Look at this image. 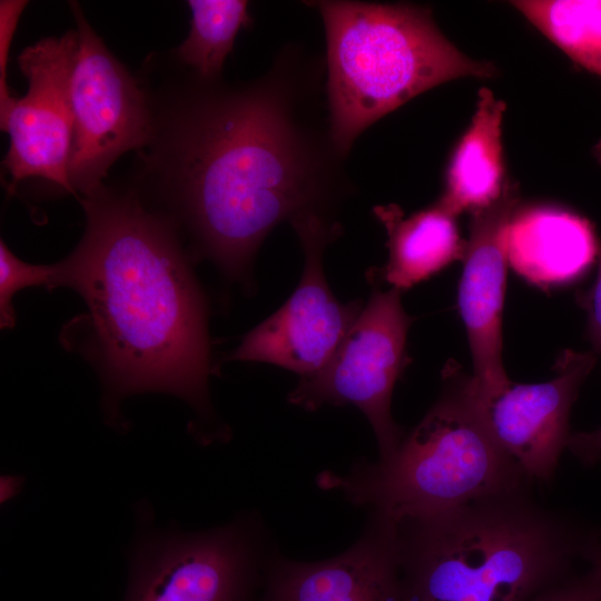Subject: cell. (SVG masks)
Returning a JSON list of instances; mask_svg holds the SVG:
<instances>
[{
	"label": "cell",
	"instance_id": "obj_1",
	"mask_svg": "<svg viewBox=\"0 0 601 601\" xmlns=\"http://www.w3.org/2000/svg\"><path fill=\"white\" fill-rule=\"evenodd\" d=\"M139 79L152 124L130 186L227 275L245 274L282 221L335 217L355 191L331 131L322 55L287 42L265 73L231 82L157 53Z\"/></svg>",
	"mask_w": 601,
	"mask_h": 601
},
{
	"label": "cell",
	"instance_id": "obj_2",
	"mask_svg": "<svg viewBox=\"0 0 601 601\" xmlns=\"http://www.w3.org/2000/svg\"><path fill=\"white\" fill-rule=\"evenodd\" d=\"M78 199L85 234L55 265L52 287L82 296L112 388L169 392L206 410L205 306L177 228L131 186L101 184Z\"/></svg>",
	"mask_w": 601,
	"mask_h": 601
},
{
	"label": "cell",
	"instance_id": "obj_3",
	"mask_svg": "<svg viewBox=\"0 0 601 601\" xmlns=\"http://www.w3.org/2000/svg\"><path fill=\"white\" fill-rule=\"evenodd\" d=\"M532 487L395 524L401 601H532L573 577L601 528Z\"/></svg>",
	"mask_w": 601,
	"mask_h": 601
},
{
	"label": "cell",
	"instance_id": "obj_4",
	"mask_svg": "<svg viewBox=\"0 0 601 601\" xmlns=\"http://www.w3.org/2000/svg\"><path fill=\"white\" fill-rule=\"evenodd\" d=\"M307 3L323 20L331 131L346 156L363 131L414 97L456 78L496 73L493 63L459 50L427 7L347 0Z\"/></svg>",
	"mask_w": 601,
	"mask_h": 601
},
{
	"label": "cell",
	"instance_id": "obj_5",
	"mask_svg": "<svg viewBox=\"0 0 601 601\" xmlns=\"http://www.w3.org/2000/svg\"><path fill=\"white\" fill-rule=\"evenodd\" d=\"M434 405L387 459L325 472L319 485L397 524L534 485L495 442L456 364Z\"/></svg>",
	"mask_w": 601,
	"mask_h": 601
},
{
	"label": "cell",
	"instance_id": "obj_6",
	"mask_svg": "<svg viewBox=\"0 0 601 601\" xmlns=\"http://www.w3.org/2000/svg\"><path fill=\"white\" fill-rule=\"evenodd\" d=\"M412 322L400 290L374 287L332 358L317 373L302 377L288 401L307 411L324 404L356 406L375 433L380 459H387L405 436L392 417L391 401L410 363L406 346Z\"/></svg>",
	"mask_w": 601,
	"mask_h": 601
},
{
	"label": "cell",
	"instance_id": "obj_7",
	"mask_svg": "<svg viewBox=\"0 0 601 601\" xmlns=\"http://www.w3.org/2000/svg\"><path fill=\"white\" fill-rule=\"evenodd\" d=\"M78 50L70 79L73 136L68 178L77 198L100 186L114 162L140 150L151 134V110L139 79L114 56L69 1Z\"/></svg>",
	"mask_w": 601,
	"mask_h": 601
},
{
	"label": "cell",
	"instance_id": "obj_8",
	"mask_svg": "<svg viewBox=\"0 0 601 601\" xmlns=\"http://www.w3.org/2000/svg\"><path fill=\"white\" fill-rule=\"evenodd\" d=\"M290 224L304 253L300 280L277 312L245 335L230 359L277 365L302 378L326 365L364 305L341 303L324 274V250L343 234L337 219L308 214Z\"/></svg>",
	"mask_w": 601,
	"mask_h": 601
},
{
	"label": "cell",
	"instance_id": "obj_9",
	"mask_svg": "<svg viewBox=\"0 0 601 601\" xmlns=\"http://www.w3.org/2000/svg\"><path fill=\"white\" fill-rule=\"evenodd\" d=\"M258 542L247 521L148 534L137 544L125 601H254Z\"/></svg>",
	"mask_w": 601,
	"mask_h": 601
},
{
	"label": "cell",
	"instance_id": "obj_10",
	"mask_svg": "<svg viewBox=\"0 0 601 601\" xmlns=\"http://www.w3.org/2000/svg\"><path fill=\"white\" fill-rule=\"evenodd\" d=\"M77 50L78 33L70 29L36 41L17 58L28 90L0 117V128L10 138L2 161L10 191L26 179L40 178L75 195L68 164L73 136L70 79Z\"/></svg>",
	"mask_w": 601,
	"mask_h": 601
},
{
	"label": "cell",
	"instance_id": "obj_11",
	"mask_svg": "<svg viewBox=\"0 0 601 601\" xmlns=\"http://www.w3.org/2000/svg\"><path fill=\"white\" fill-rule=\"evenodd\" d=\"M593 352L565 349L554 365L555 376L543 383L502 387L472 398L499 446L533 484L549 483L566 450L570 412L581 385L595 365Z\"/></svg>",
	"mask_w": 601,
	"mask_h": 601
},
{
	"label": "cell",
	"instance_id": "obj_12",
	"mask_svg": "<svg viewBox=\"0 0 601 601\" xmlns=\"http://www.w3.org/2000/svg\"><path fill=\"white\" fill-rule=\"evenodd\" d=\"M519 199V185L508 180L501 196L473 211L470 221L457 304L473 362L471 383L482 393L510 381L502 364V312L508 229Z\"/></svg>",
	"mask_w": 601,
	"mask_h": 601
},
{
	"label": "cell",
	"instance_id": "obj_13",
	"mask_svg": "<svg viewBox=\"0 0 601 601\" xmlns=\"http://www.w3.org/2000/svg\"><path fill=\"white\" fill-rule=\"evenodd\" d=\"M262 601H401L395 524L371 513L361 538L334 558L270 562Z\"/></svg>",
	"mask_w": 601,
	"mask_h": 601
},
{
	"label": "cell",
	"instance_id": "obj_14",
	"mask_svg": "<svg viewBox=\"0 0 601 601\" xmlns=\"http://www.w3.org/2000/svg\"><path fill=\"white\" fill-rule=\"evenodd\" d=\"M600 243L592 224L552 205L516 208L508 229V260L539 287L572 283L597 260Z\"/></svg>",
	"mask_w": 601,
	"mask_h": 601
},
{
	"label": "cell",
	"instance_id": "obj_15",
	"mask_svg": "<svg viewBox=\"0 0 601 601\" xmlns=\"http://www.w3.org/2000/svg\"><path fill=\"white\" fill-rule=\"evenodd\" d=\"M373 213L386 230L388 259L367 275L392 288L406 290L464 258L466 242L459 234L456 216L439 201L407 217L395 204L375 206Z\"/></svg>",
	"mask_w": 601,
	"mask_h": 601
},
{
	"label": "cell",
	"instance_id": "obj_16",
	"mask_svg": "<svg viewBox=\"0 0 601 601\" xmlns=\"http://www.w3.org/2000/svg\"><path fill=\"white\" fill-rule=\"evenodd\" d=\"M505 102L489 88H481L471 122L456 144L437 200L454 216L494 203L508 180L502 144Z\"/></svg>",
	"mask_w": 601,
	"mask_h": 601
},
{
	"label": "cell",
	"instance_id": "obj_17",
	"mask_svg": "<svg viewBox=\"0 0 601 601\" xmlns=\"http://www.w3.org/2000/svg\"><path fill=\"white\" fill-rule=\"evenodd\" d=\"M511 3L573 62L601 77V0Z\"/></svg>",
	"mask_w": 601,
	"mask_h": 601
},
{
	"label": "cell",
	"instance_id": "obj_18",
	"mask_svg": "<svg viewBox=\"0 0 601 601\" xmlns=\"http://www.w3.org/2000/svg\"><path fill=\"white\" fill-rule=\"evenodd\" d=\"M190 29L171 51L181 65L206 79L221 77L224 62L242 28H249V2L244 0H189Z\"/></svg>",
	"mask_w": 601,
	"mask_h": 601
},
{
	"label": "cell",
	"instance_id": "obj_19",
	"mask_svg": "<svg viewBox=\"0 0 601 601\" xmlns=\"http://www.w3.org/2000/svg\"><path fill=\"white\" fill-rule=\"evenodd\" d=\"M55 265H32L20 260L7 247L3 240L0 243V316L1 327L14 325V312L12 307L13 295L27 286L47 285L52 287Z\"/></svg>",
	"mask_w": 601,
	"mask_h": 601
},
{
	"label": "cell",
	"instance_id": "obj_20",
	"mask_svg": "<svg viewBox=\"0 0 601 601\" xmlns=\"http://www.w3.org/2000/svg\"><path fill=\"white\" fill-rule=\"evenodd\" d=\"M27 6L26 0L0 1V116L8 111L16 98L8 86L7 68L14 31Z\"/></svg>",
	"mask_w": 601,
	"mask_h": 601
},
{
	"label": "cell",
	"instance_id": "obj_21",
	"mask_svg": "<svg viewBox=\"0 0 601 601\" xmlns=\"http://www.w3.org/2000/svg\"><path fill=\"white\" fill-rule=\"evenodd\" d=\"M598 273L594 283L577 293V303L587 313V337L593 353L601 355V244L597 257Z\"/></svg>",
	"mask_w": 601,
	"mask_h": 601
},
{
	"label": "cell",
	"instance_id": "obj_22",
	"mask_svg": "<svg viewBox=\"0 0 601 601\" xmlns=\"http://www.w3.org/2000/svg\"><path fill=\"white\" fill-rule=\"evenodd\" d=\"M532 601H598V599L584 572L582 575L571 577Z\"/></svg>",
	"mask_w": 601,
	"mask_h": 601
},
{
	"label": "cell",
	"instance_id": "obj_23",
	"mask_svg": "<svg viewBox=\"0 0 601 601\" xmlns=\"http://www.w3.org/2000/svg\"><path fill=\"white\" fill-rule=\"evenodd\" d=\"M566 450L585 467L601 461V426L589 432L571 433Z\"/></svg>",
	"mask_w": 601,
	"mask_h": 601
},
{
	"label": "cell",
	"instance_id": "obj_24",
	"mask_svg": "<svg viewBox=\"0 0 601 601\" xmlns=\"http://www.w3.org/2000/svg\"><path fill=\"white\" fill-rule=\"evenodd\" d=\"M585 563L588 565L585 573L598 601H601V541L590 550Z\"/></svg>",
	"mask_w": 601,
	"mask_h": 601
},
{
	"label": "cell",
	"instance_id": "obj_25",
	"mask_svg": "<svg viewBox=\"0 0 601 601\" xmlns=\"http://www.w3.org/2000/svg\"><path fill=\"white\" fill-rule=\"evenodd\" d=\"M22 477L16 476V475H4L1 477L0 481V497L1 502H7L10 499L14 497L21 486H22Z\"/></svg>",
	"mask_w": 601,
	"mask_h": 601
},
{
	"label": "cell",
	"instance_id": "obj_26",
	"mask_svg": "<svg viewBox=\"0 0 601 601\" xmlns=\"http://www.w3.org/2000/svg\"><path fill=\"white\" fill-rule=\"evenodd\" d=\"M593 154H594V157L595 159L599 161V164L601 165V139L599 140V142L594 146L593 148Z\"/></svg>",
	"mask_w": 601,
	"mask_h": 601
}]
</instances>
